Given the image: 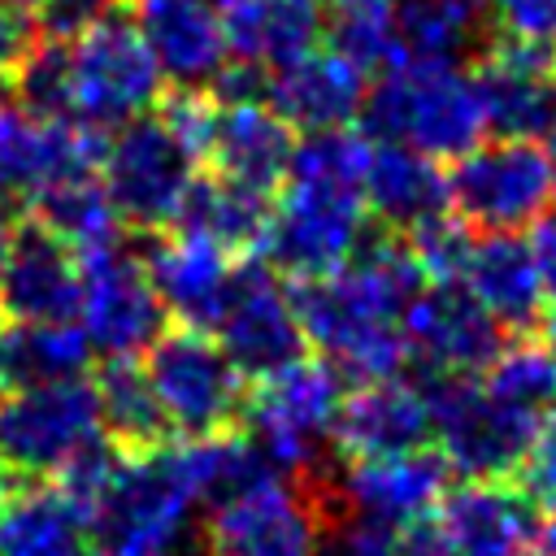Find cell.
<instances>
[{
    "instance_id": "obj_38",
    "label": "cell",
    "mask_w": 556,
    "mask_h": 556,
    "mask_svg": "<svg viewBox=\"0 0 556 556\" xmlns=\"http://www.w3.org/2000/svg\"><path fill=\"white\" fill-rule=\"evenodd\" d=\"M517 473H521V495L539 513H556V408L543 413Z\"/></svg>"
},
{
    "instance_id": "obj_19",
    "label": "cell",
    "mask_w": 556,
    "mask_h": 556,
    "mask_svg": "<svg viewBox=\"0 0 556 556\" xmlns=\"http://www.w3.org/2000/svg\"><path fill=\"white\" fill-rule=\"evenodd\" d=\"M148 282L156 291V300L165 304V313H174L182 326L195 330H213L230 282H235V252H226L222 243L191 235V230H169L161 235L143 256Z\"/></svg>"
},
{
    "instance_id": "obj_27",
    "label": "cell",
    "mask_w": 556,
    "mask_h": 556,
    "mask_svg": "<svg viewBox=\"0 0 556 556\" xmlns=\"http://www.w3.org/2000/svg\"><path fill=\"white\" fill-rule=\"evenodd\" d=\"M460 282L504 330H526L543 317L547 282H543L530 239L521 230L473 235Z\"/></svg>"
},
{
    "instance_id": "obj_35",
    "label": "cell",
    "mask_w": 556,
    "mask_h": 556,
    "mask_svg": "<svg viewBox=\"0 0 556 556\" xmlns=\"http://www.w3.org/2000/svg\"><path fill=\"white\" fill-rule=\"evenodd\" d=\"M482 387L504 400L508 408H521L530 417H543L556 408V365L539 348V339H513L495 352V361L482 369Z\"/></svg>"
},
{
    "instance_id": "obj_9",
    "label": "cell",
    "mask_w": 556,
    "mask_h": 556,
    "mask_svg": "<svg viewBox=\"0 0 556 556\" xmlns=\"http://www.w3.org/2000/svg\"><path fill=\"white\" fill-rule=\"evenodd\" d=\"M143 374L169 430L187 439L230 430V421L243 413V374L208 330H161L143 352Z\"/></svg>"
},
{
    "instance_id": "obj_11",
    "label": "cell",
    "mask_w": 556,
    "mask_h": 556,
    "mask_svg": "<svg viewBox=\"0 0 556 556\" xmlns=\"http://www.w3.org/2000/svg\"><path fill=\"white\" fill-rule=\"evenodd\" d=\"M365 239V195L361 187L291 182L269 213L261 252L265 265L291 278H317L352 261Z\"/></svg>"
},
{
    "instance_id": "obj_15",
    "label": "cell",
    "mask_w": 556,
    "mask_h": 556,
    "mask_svg": "<svg viewBox=\"0 0 556 556\" xmlns=\"http://www.w3.org/2000/svg\"><path fill=\"white\" fill-rule=\"evenodd\" d=\"M100 139L74 117L35 113L17 100H0V200L30 204L65 178L100 165Z\"/></svg>"
},
{
    "instance_id": "obj_36",
    "label": "cell",
    "mask_w": 556,
    "mask_h": 556,
    "mask_svg": "<svg viewBox=\"0 0 556 556\" xmlns=\"http://www.w3.org/2000/svg\"><path fill=\"white\" fill-rule=\"evenodd\" d=\"M330 48L343 52L361 74H387L400 65L395 9H334Z\"/></svg>"
},
{
    "instance_id": "obj_7",
    "label": "cell",
    "mask_w": 556,
    "mask_h": 556,
    "mask_svg": "<svg viewBox=\"0 0 556 556\" xmlns=\"http://www.w3.org/2000/svg\"><path fill=\"white\" fill-rule=\"evenodd\" d=\"M195 152L169 130L161 113H143L113 130L100 148V182L122 226L169 230L195 182Z\"/></svg>"
},
{
    "instance_id": "obj_41",
    "label": "cell",
    "mask_w": 556,
    "mask_h": 556,
    "mask_svg": "<svg viewBox=\"0 0 556 556\" xmlns=\"http://www.w3.org/2000/svg\"><path fill=\"white\" fill-rule=\"evenodd\" d=\"M104 13H113V0H39L35 22H39V35L48 39H74Z\"/></svg>"
},
{
    "instance_id": "obj_32",
    "label": "cell",
    "mask_w": 556,
    "mask_h": 556,
    "mask_svg": "<svg viewBox=\"0 0 556 556\" xmlns=\"http://www.w3.org/2000/svg\"><path fill=\"white\" fill-rule=\"evenodd\" d=\"M486 26L482 0H400V65H456Z\"/></svg>"
},
{
    "instance_id": "obj_24",
    "label": "cell",
    "mask_w": 556,
    "mask_h": 556,
    "mask_svg": "<svg viewBox=\"0 0 556 556\" xmlns=\"http://www.w3.org/2000/svg\"><path fill=\"white\" fill-rule=\"evenodd\" d=\"M426 439H430V404L421 382L382 378V382H356V391L343 395L334 421V447L348 460L417 452Z\"/></svg>"
},
{
    "instance_id": "obj_33",
    "label": "cell",
    "mask_w": 556,
    "mask_h": 556,
    "mask_svg": "<svg viewBox=\"0 0 556 556\" xmlns=\"http://www.w3.org/2000/svg\"><path fill=\"white\" fill-rule=\"evenodd\" d=\"M30 208V222L43 226L48 235H56L70 252H96L104 243H117L122 235V222L109 204V191L100 182V174H78V178H65L56 182L52 191H43L39 200L26 204Z\"/></svg>"
},
{
    "instance_id": "obj_4",
    "label": "cell",
    "mask_w": 556,
    "mask_h": 556,
    "mask_svg": "<svg viewBox=\"0 0 556 556\" xmlns=\"http://www.w3.org/2000/svg\"><path fill=\"white\" fill-rule=\"evenodd\" d=\"M343 408V374L330 361H291L243 400V421L256 447L295 482L321 473L326 443Z\"/></svg>"
},
{
    "instance_id": "obj_17",
    "label": "cell",
    "mask_w": 556,
    "mask_h": 556,
    "mask_svg": "<svg viewBox=\"0 0 556 556\" xmlns=\"http://www.w3.org/2000/svg\"><path fill=\"white\" fill-rule=\"evenodd\" d=\"M473 91L482 104V122L500 139H539L556 122V87H552V48L495 35L473 70Z\"/></svg>"
},
{
    "instance_id": "obj_34",
    "label": "cell",
    "mask_w": 556,
    "mask_h": 556,
    "mask_svg": "<svg viewBox=\"0 0 556 556\" xmlns=\"http://www.w3.org/2000/svg\"><path fill=\"white\" fill-rule=\"evenodd\" d=\"M96 400H100V426L122 452H143L161 447L174 430L148 387L143 365L135 361H109L96 378Z\"/></svg>"
},
{
    "instance_id": "obj_16",
    "label": "cell",
    "mask_w": 556,
    "mask_h": 556,
    "mask_svg": "<svg viewBox=\"0 0 556 556\" xmlns=\"http://www.w3.org/2000/svg\"><path fill=\"white\" fill-rule=\"evenodd\" d=\"M400 330L408 356L443 378H473L504 348V326L465 291V282H426L408 300Z\"/></svg>"
},
{
    "instance_id": "obj_22",
    "label": "cell",
    "mask_w": 556,
    "mask_h": 556,
    "mask_svg": "<svg viewBox=\"0 0 556 556\" xmlns=\"http://www.w3.org/2000/svg\"><path fill=\"white\" fill-rule=\"evenodd\" d=\"M0 317L9 321H78V252L26 222L0 274Z\"/></svg>"
},
{
    "instance_id": "obj_18",
    "label": "cell",
    "mask_w": 556,
    "mask_h": 556,
    "mask_svg": "<svg viewBox=\"0 0 556 556\" xmlns=\"http://www.w3.org/2000/svg\"><path fill=\"white\" fill-rule=\"evenodd\" d=\"M339 504L348 517L404 530L439 508L447 495V465L434 452H400V456H374L352 460L348 473L334 482Z\"/></svg>"
},
{
    "instance_id": "obj_40",
    "label": "cell",
    "mask_w": 556,
    "mask_h": 556,
    "mask_svg": "<svg viewBox=\"0 0 556 556\" xmlns=\"http://www.w3.org/2000/svg\"><path fill=\"white\" fill-rule=\"evenodd\" d=\"M39 39L43 35H39L35 13L22 9V4H13V0H0V83H13V74L35 52Z\"/></svg>"
},
{
    "instance_id": "obj_47",
    "label": "cell",
    "mask_w": 556,
    "mask_h": 556,
    "mask_svg": "<svg viewBox=\"0 0 556 556\" xmlns=\"http://www.w3.org/2000/svg\"><path fill=\"white\" fill-rule=\"evenodd\" d=\"M334 9H395L400 0H330Z\"/></svg>"
},
{
    "instance_id": "obj_39",
    "label": "cell",
    "mask_w": 556,
    "mask_h": 556,
    "mask_svg": "<svg viewBox=\"0 0 556 556\" xmlns=\"http://www.w3.org/2000/svg\"><path fill=\"white\" fill-rule=\"evenodd\" d=\"M486 13L500 22V35L530 39V43H556V0H482Z\"/></svg>"
},
{
    "instance_id": "obj_50",
    "label": "cell",
    "mask_w": 556,
    "mask_h": 556,
    "mask_svg": "<svg viewBox=\"0 0 556 556\" xmlns=\"http://www.w3.org/2000/svg\"><path fill=\"white\" fill-rule=\"evenodd\" d=\"M0 391H4V382H0Z\"/></svg>"
},
{
    "instance_id": "obj_12",
    "label": "cell",
    "mask_w": 556,
    "mask_h": 556,
    "mask_svg": "<svg viewBox=\"0 0 556 556\" xmlns=\"http://www.w3.org/2000/svg\"><path fill=\"white\" fill-rule=\"evenodd\" d=\"M447 195L460 222L482 235L526 230L543 217L552 200L547 156L534 139L473 143L465 156H456V169L447 174Z\"/></svg>"
},
{
    "instance_id": "obj_49",
    "label": "cell",
    "mask_w": 556,
    "mask_h": 556,
    "mask_svg": "<svg viewBox=\"0 0 556 556\" xmlns=\"http://www.w3.org/2000/svg\"><path fill=\"white\" fill-rule=\"evenodd\" d=\"M552 87H556V48H552Z\"/></svg>"
},
{
    "instance_id": "obj_2",
    "label": "cell",
    "mask_w": 556,
    "mask_h": 556,
    "mask_svg": "<svg viewBox=\"0 0 556 556\" xmlns=\"http://www.w3.org/2000/svg\"><path fill=\"white\" fill-rule=\"evenodd\" d=\"M195 504L200 500L191 491L178 447L169 443L143 447V452L117 447V465L87 513L91 552L96 556H178Z\"/></svg>"
},
{
    "instance_id": "obj_20",
    "label": "cell",
    "mask_w": 556,
    "mask_h": 556,
    "mask_svg": "<svg viewBox=\"0 0 556 556\" xmlns=\"http://www.w3.org/2000/svg\"><path fill=\"white\" fill-rule=\"evenodd\" d=\"M365 74L334 48H308L291 65L274 70L265 83V104L300 135L343 130L361 117Z\"/></svg>"
},
{
    "instance_id": "obj_46",
    "label": "cell",
    "mask_w": 556,
    "mask_h": 556,
    "mask_svg": "<svg viewBox=\"0 0 556 556\" xmlns=\"http://www.w3.org/2000/svg\"><path fill=\"white\" fill-rule=\"evenodd\" d=\"M547 143H543V156H547V174H552V195H556V122H552V130L543 135Z\"/></svg>"
},
{
    "instance_id": "obj_45",
    "label": "cell",
    "mask_w": 556,
    "mask_h": 556,
    "mask_svg": "<svg viewBox=\"0 0 556 556\" xmlns=\"http://www.w3.org/2000/svg\"><path fill=\"white\" fill-rule=\"evenodd\" d=\"M13 217H9V208H4V200H0V274H4V261H9V248H13Z\"/></svg>"
},
{
    "instance_id": "obj_1",
    "label": "cell",
    "mask_w": 556,
    "mask_h": 556,
    "mask_svg": "<svg viewBox=\"0 0 556 556\" xmlns=\"http://www.w3.org/2000/svg\"><path fill=\"white\" fill-rule=\"evenodd\" d=\"M421 287L426 278L413 248L387 230L365 235L348 265L317 278H295L291 304L304 339L321 348L343 378L382 382L400 378L408 361L400 317Z\"/></svg>"
},
{
    "instance_id": "obj_43",
    "label": "cell",
    "mask_w": 556,
    "mask_h": 556,
    "mask_svg": "<svg viewBox=\"0 0 556 556\" xmlns=\"http://www.w3.org/2000/svg\"><path fill=\"white\" fill-rule=\"evenodd\" d=\"M530 252H534V265L547 282V295H556V217H539L534 230H530Z\"/></svg>"
},
{
    "instance_id": "obj_48",
    "label": "cell",
    "mask_w": 556,
    "mask_h": 556,
    "mask_svg": "<svg viewBox=\"0 0 556 556\" xmlns=\"http://www.w3.org/2000/svg\"><path fill=\"white\" fill-rule=\"evenodd\" d=\"M13 4H22V9H39V0H13Z\"/></svg>"
},
{
    "instance_id": "obj_25",
    "label": "cell",
    "mask_w": 556,
    "mask_h": 556,
    "mask_svg": "<svg viewBox=\"0 0 556 556\" xmlns=\"http://www.w3.org/2000/svg\"><path fill=\"white\" fill-rule=\"evenodd\" d=\"M361 195H365V213L391 235H413L417 226L443 217L452 204L443 161L417 148L378 143V139H369Z\"/></svg>"
},
{
    "instance_id": "obj_6",
    "label": "cell",
    "mask_w": 556,
    "mask_h": 556,
    "mask_svg": "<svg viewBox=\"0 0 556 556\" xmlns=\"http://www.w3.org/2000/svg\"><path fill=\"white\" fill-rule=\"evenodd\" d=\"M348 517L330 473L269 482L222 508H208V556H317L326 530Z\"/></svg>"
},
{
    "instance_id": "obj_14",
    "label": "cell",
    "mask_w": 556,
    "mask_h": 556,
    "mask_svg": "<svg viewBox=\"0 0 556 556\" xmlns=\"http://www.w3.org/2000/svg\"><path fill=\"white\" fill-rule=\"evenodd\" d=\"M222 352L243 378H269L282 365L304 356V330L291 304V287H282L274 265L243 261L235 269L230 295L213 321Z\"/></svg>"
},
{
    "instance_id": "obj_28",
    "label": "cell",
    "mask_w": 556,
    "mask_h": 556,
    "mask_svg": "<svg viewBox=\"0 0 556 556\" xmlns=\"http://www.w3.org/2000/svg\"><path fill=\"white\" fill-rule=\"evenodd\" d=\"M0 556H91L87 517L56 482H9L0 491Z\"/></svg>"
},
{
    "instance_id": "obj_10",
    "label": "cell",
    "mask_w": 556,
    "mask_h": 556,
    "mask_svg": "<svg viewBox=\"0 0 556 556\" xmlns=\"http://www.w3.org/2000/svg\"><path fill=\"white\" fill-rule=\"evenodd\" d=\"M96 439H104V426L87 378L17 387L0 400V465L13 478H56Z\"/></svg>"
},
{
    "instance_id": "obj_21",
    "label": "cell",
    "mask_w": 556,
    "mask_h": 556,
    "mask_svg": "<svg viewBox=\"0 0 556 556\" xmlns=\"http://www.w3.org/2000/svg\"><path fill=\"white\" fill-rule=\"evenodd\" d=\"M291 152H295V130L265 100H213L204 161H213L217 178L269 195L287 178Z\"/></svg>"
},
{
    "instance_id": "obj_26",
    "label": "cell",
    "mask_w": 556,
    "mask_h": 556,
    "mask_svg": "<svg viewBox=\"0 0 556 556\" xmlns=\"http://www.w3.org/2000/svg\"><path fill=\"white\" fill-rule=\"evenodd\" d=\"M230 61L265 74L317 48L326 30V0H213Z\"/></svg>"
},
{
    "instance_id": "obj_29",
    "label": "cell",
    "mask_w": 556,
    "mask_h": 556,
    "mask_svg": "<svg viewBox=\"0 0 556 556\" xmlns=\"http://www.w3.org/2000/svg\"><path fill=\"white\" fill-rule=\"evenodd\" d=\"M91 339L78 321H9L0 317V382L39 387L83 378L91 365Z\"/></svg>"
},
{
    "instance_id": "obj_30",
    "label": "cell",
    "mask_w": 556,
    "mask_h": 556,
    "mask_svg": "<svg viewBox=\"0 0 556 556\" xmlns=\"http://www.w3.org/2000/svg\"><path fill=\"white\" fill-rule=\"evenodd\" d=\"M178 456H182L195 500L208 508H222V504L252 495L282 478V469L243 430H217V434L187 439V443H178Z\"/></svg>"
},
{
    "instance_id": "obj_3",
    "label": "cell",
    "mask_w": 556,
    "mask_h": 556,
    "mask_svg": "<svg viewBox=\"0 0 556 556\" xmlns=\"http://www.w3.org/2000/svg\"><path fill=\"white\" fill-rule=\"evenodd\" d=\"M365 139L404 143L434 161H456L482 143L486 122L473 78L460 65H395L361 104Z\"/></svg>"
},
{
    "instance_id": "obj_13",
    "label": "cell",
    "mask_w": 556,
    "mask_h": 556,
    "mask_svg": "<svg viewBox=\"0 0 556 556\" xmlns=\"http://www.w3.org/2000/svg\"><path fill=\"white\" fill-rule=\"evenodd\" d=\"M78 326L109 361H135L165 330V304L122 239L78 256Z\"/></svg>"
},
{
    "instance_id": "obj_23",
    "label": "cell",
    "mask_w": 556,
    "mask_h": 556,
    "mask_svg": "<svg viewBox=\"0 0 556 556\" xmlns=\"http://www.w3.org/2000/svg\"><path fill=\"white\" fill-rule=\"evenodd\" d=\"M135 26L178 91H204L230 61L213 0H139Z\"/></svg>"
},
{
    "instance_id": "obj_31",
    "label": "cell",
    "mask_w": 556,
    "mask_h": 556,
    "mask_svg": "<svg viewBox=\"0 0 556 556\" xmlns=\"http://www.w3.org/2000/svg\"><path fill=\"white\" fill-rule=\"evenodd\" d=\"M269 195L265 191H252V187H239L230 178H195L187 200H182V213L169 230H191V235H204L213 243H222L226 252H252L261 248L265 239V226H269Z\"/></svg>"
},
{
    "instance_id": "obj_44",
    "label": "cell",
    "mask_w": 556,
    "mask_h": 556,
    "mask_svg": "<svg viewBox=\"0 0 556 556\" xmlns=\"http://www.w3.org/2000/svg\"><path fill=\"white\" fill-rule=\"evenodd\" d=\"M534 326H539V348H543V352H547V361L556 365V304H552V308H543V317H539Z\"/></svg>"
},
{
    "instance_id": "obj_37",
    "label": "cell",
    "mask_w": 556,
    "mask_h": 556,
    "mask_svg": "<svg viewBox=\"0 0 556 556\" xmlns=\"http://www.w3.org/2000/svg\"><path fill=\"white\" fill-rule=\"evenodd\" d=\"M469 243H473L469 226L452 222L447 213L408 235V248H413L426 282H460L465 261H469Z\"/></svg>"
},
{
    "instance_id": "obj_8",
    "label": "cell",
    "mask_w": 556,
    "mask_h": 556,
    "mask_svg": "<svg viewBox=\"0 0 556 556\" xmlns=\"http://www.w3.org/2000/svg\"><path fill=\"white\" fill-rule=\"evenodd\" d=\"M421 391L430 404V434L439 439V456L452 473L465 482H504L517 473L543 417L508 408L473 378L430 374Z\"/></svg>"
},
{
    "instance_id": "obj_42",
    "label": "cell",
    "mask_w": 556,
    "mask_h": 556,
    "mask_svg": "<svg viewBox=\"0 0 556 556\" xmlns=\"http://www.w3.org/2000/svg\"><path fill=\"white\" fill-rule=\"evenodd\" d=\"M395 556H456L447 530L439 526V517H421L404 530H395Z\"/></svg>"
},
{
    "instance_id": "obj_5",
    "label": "cell",
    "mask_w": 556,
    "mask_h": 556,
    "mask_svg": "<svg viewBox=\"0 0 556 556\" xmlns=\"http://www.w3.org/2000/svg\"><path fill=\"white\" fill-rule=\"evenodd\" d=\"M70 61V117L91 130H117L143 117L165 87L139 26L122 13H104L74 39H65Z\"/></svg>"
}]
</instances>
